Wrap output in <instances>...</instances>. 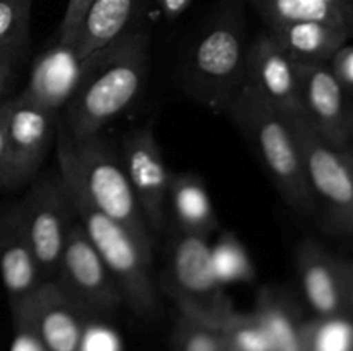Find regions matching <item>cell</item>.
Segmentation results:
<instances>
[{"label": "cell", "mask_w": 353, "mask_h": 351, "mask_svg": "<svg viewBox=\"0 0 353 351\" xmlns=\"http://www.w3.org/2000/svg\"><path fill=\"white\" fill-rule=\"evenodd\" d=\"M352 167H353V165H352Z\"/></svg>", "instance_id": "obj_39"}, {"label": "cell", "mask_w": 353, "mask_h": 351, "mask_svg": "<svg viewBox=\"0 0 353 351\" xmlns=\"http://www.w3.org/2000/svg\"><path fill=\"white\" fill-rule=\"evenodd\" d=\"M150 69V36L128 30L86 57V67L61 110L59 123L71 140L102 134L140 96Z\"/></svg>", "instance_id": "obj_1"}, {"label": "cell", "mask_w": 353, "mask_h": 351, "mask_svg": "<svg viewBox=\"0 0 353 351\" xmlns=\"http://www.w3.org/2000/svg\"><path fill=\"white\" fill-rule=\"evenodd\" d=\"M31 320L47 351H78L88 315L54 281H45L26 301Z\"/></svg>", "instance_id": "obj_17"}, {"label": "cell", "mask_w": 353, "mask_h": 351, "mask_svg": "<svg viewBox=\"0 0 353 351\" xmlns=\"http://www.w3.org/2000/svg\"><path fill=\"white\" fill-rule=\"evenodd\" d=\"M302 117L338 150L343 143L353 103L330 64H296Z\"/></svg>", "instance_id": "obj_13"}, {"label": "cell", "mask_w": 353, "mask_h": 351, "mask_svg": "<svg viewBox=\"0 0 353 351\" xmlns=\"http://www.w3.org/2000/svg\"><path fill=\"white\" fill-rule=\"evenodd\" d=\"M331 71L348 95H353V41H347L330 61Z\"/></svg>", "instance_id": "obj_31"}, {"label": "cell", "mask_w": 353, "mask_h": 351, "mask_svg": "<svg viewBox=\"0 0 353 351\" xmlns=\"http://www.w3.org/2000/svg\"><path fill=\"white\" fill-rule=\"evenodd\" d=\"M307 351H353V317H312L305 326Z\"/></svg>", "instance_id": "obj_25"}, {"label": "cell", "mask_w": 353, "mask_h": 351, "mask_svg": "<svg viewBox=\"0 0 353 351\" xmlns=\"http://www.w3.org/2000/svg\"><path fill=\"white\" fill-rule=\"evenodd\" d=\"M78 351H123V343L112 327L103 323L100 319L88 317Z\"/></svg>", "instance_id": "obj_28"}, {"label": "cell", "mask_w": 353, "mask_h": 351, "mask_svg": "<svg viewBox=\"0 0 353 351\" xmlns=\"http://www.w3.org/2000/svg\"><path fill=\"white\" fill-rule=\"evenodd\" d=\"M223 351H230V350H228V348L226 346H224V350Z\"/></svg>", "instance_id": "obj_38"}, {"label": "cell", "mask_w": 353, "mask_h": 351, "mask_svg": "<svg viewBox=\"0 0 353 351\" xmlns=\"http://www.w3.org/2000/svg\"><path fill=\"white\" fill-rule=\"evenodd\" d=\"M224 346L217 327L181 315L174 330V351H223Z\"/></svg>", "instance_id": "obj_27"}, {"label": "cell", "mask_w": 353, "mask_h": 351, "mask_svg": "<svg viewBox=\"0 0 353 351\" xmlns=\"http://www.w3.org/2000/svg\"><path fill=\"white\" fill-rule=\"evenodd\" d=\"M17 205L41 275L52 281L76 217L61 174L33 179Z\"/></svg>", "instance_id": "obj_9"}, {"label": "cell", "mask_w": 353, "mask_h": 351, "mask_svg": "<svg viewBox=\"0 0 353 351\" xmlns=\"http://www.w3.org/2000/svg\"><path fill=\"white\" fill-rule=\"evenodd\" d=\"M0 277L10 310L26 303L45 282L17 202L0 209Z\"/></svg>", "instance_id": "obj_14"}, {"label": "cell", "mask_w": 353, "mask_h": 351, "mask_svg": "<svg viewBox=\"0 0 353 351\" xmlns=\"http://www.w3.org/2000/svg\"><path fill=\"white\" fill-rule=\"evenodd\" d=\"M162 289L181 315L219 329L233 312V303L217 281L207 236L174 226L168 234Z\"/></svg>", "instance_id": "obj_6"}, {"label": "cell", "mask_w": 353, "mask_h": 351, "mask_svg": "<svg viewBox=\"0 0 353 351\" xmlns=\"http://www.w3.org/2000/svg\"><path fill=\"white\" fill-rule=\"evenodd\" d=\"M10 103H12V98L0 102V176H2L3 169V157H6V129L10 112Z\"/></svg>", "instance_id": "obj_32"}, {"label": "cell", "mask_w": 353, "mask_h": 351, "mask_svg": "<svg viewBox=\"0 0 353 351\" xmlns=\"http://www.w3.org/2000/svg\"><path fill=\"white\" fill-rule=\"evenodd\" d=\"M52 281L93 319L110 317L124 305L123 292L90 243L81 224H72Z\"/></svg>", "instance_id": "obj_8"}, {"label": "cell", "mask_w": 353, "mask_h": 351, "mask_svg": "<svg viewBox=\"0 0 353 351\" xmlns=\"http://www.w3.org/2000/svg\"><path fill=\"white\" fill-rule=\"evenodd\" d=\"M14 64L16 62L9 61V58H0V98H2L3 93L9 88L10 81H12Z\"/></svg>", "instance_id": "obj_34"}, {"label": "cell", "mask_w": 353, "mask_h": 351, "mask_svg": "<svg viewBox=\"0 0 353 351\" xmlns=\"http://www.w3.org/2000/svg\"><path fill=\"white\" fill-rule=\"evenodd\" d=\"M262 16L265 26L299 21H317L343 28L353 34L352 21L326 0H248Z\"/></svg>", "instance_id": "obj_22"}, {"label": "cell", "mask_w": 353, "mask_h": 351, "mask_svg": "<svg viewBox=\"0 0 353 351\" xmlns=\"http://www.w3.org/2000/svg\"><path fill=\"white\" fill-rule=\"evenodd\" d=\"M226 116L252 145L281 198L296 212H316V200L288 117L245 83L228 107Z\"/></svg>", "instance_id": "obj_4"}, {"label": "cell", "mask_w": 353, "mask_h": 351, "mask_svg": "<svg viewBox=\"0 0 353 351\" xmlns=\"http://www.w3.org/2000/svg\"><path fill=\"white\" fill-rule=\"evenodd\" d=\"M295 262L303 298L314 317L348 315L345 303L347 262L312 240L299 244Z\"/></svg>", "instance_id": "obj_15"}, {"label": "cell", "mask_w": 353, "mask_h": 351, "mask_svg": "<svg viewBox=\"0 0 353 351\" xmlns=\"http://www.w3.org/2000/svg\"><path fill=\"white\" fill-rule=\"evenodd\" d=\"M92 3L93 0H68L61 26H59V41H62V43H72L74 41L76 31H78L79 24H81L83 17L88 12Z\"/></svg>", "instance_id": "obj_30"}, {"label": "cell", "mask_w": 353, "mask_h": 351, "mask_svg": "<svg viewBox=\"0 0 353 351\" xmlns=\"http://www.w3.org/2000/svg\"><path fill=\"white\" fill-rule=\"evenodd\" d=\"M10 313H12L14 326L10 351H47L40 336H38L37 329H34L26 303L12 308Z\"/></svg>", "instance_id": "obj_29"}, {"label": "cell", "mask_w": 353, "mask_h": 351, "mask_svg": "<svg viewBox=\"0 0 353 351\" xmlns=\"http://www.w3.org/2000/svg\"><path fill=\"white\" fill-rule=\"evenodd\" d=\"M219 330L230 351H272L264 327L252 312L241 313L233 310Z\"/></svg>", "instance_id": "obj_26"}, {"label": "cell", "mask_w": 353, "mask_h": 351, "mask_svg": "<svg viewBox=\"0 0 353 351\" xmlns=\"http://www.w3.org/2000/svg\"><path fill=\"white\" fill-rule=\"evenodd\" d=\"M31 0H0V58L16 62L30 43Z\"/></svg>", "instance_id": "obj_24"}, {"label": "cell", "mask_w": 353, "mask_h": 351, "mask_svg": "<svg viewBox=\"0 0 353 351\" xmlns=\"http://www.w3.org/2000/svg\"><path fill=\"white\" fill-rule=\"evenodd\" d=\"M326 2L331 3L333 7H336L338 10H341L353 24V0H326Z\"/></svg>", "instance_id": "obj_37"}, {"label": "cell", "mask_w": 353, "mask_h": 351, "mask_svg": "<svg viewBox=\"0 0 353 351\" xmlns=\"http://www.w3.org/2000/svg\"><path fill=\"white\" fill-rule=\"evenodd\" d=\"M168 205H171L176 226L181 229L207 237L216 231L217 217L212 200L200 176L192 172L172 174L169 182Z\"/></svg>", "instance_id": "obj_21"}, {"label": "cell", "mask_w": 353, "mask_h": 351, "mask_svg": "<svg viewBox=\"0 0 353 351\" xmlns=\"http://www.w3.org/2000/svg\"><path fill=\"white\" fill-rule=\"evenodd\" d=\"M55 138L68 150L79 181L93 205L123 226L140 244L143 253L154 260L152 231L138 205L123 160L117 157L112 145L102 134L78 141L71 140L61 123H57Z\"/></svg>", "instance_id": "obj_5"}, {"label": "cell", "mask_w": 353, "mask_h": 351, "mask_svg": "<svg viewBox=\"0 0 353 351\" xmlns=\"http://www.w3.org/2000/svg\"><path fill=\"white\" fill-rule=\"evenodd\" d=\"M123 165L152 233L165 226L169 182L164 155L155 140L152 123L131 129L123 140Z\"/></svg>", "instance_id": "obj_11"}, {"label": "cell", "mask_w": 353, "mask_h": 351, "mask_svg": "<svg viewBox=\"0 0 353 351\" xmlns=\"http://www.w3.org/2000/svg\"><path fill=\"white\" fill-rule=\"evenodd\" d=\"M341 151H343L345 157L348 158V162L353 165V107L350 117H348V124H347V131H345V138L343 143H341Z\"/></svg>", "instance_id": "obj_35"}, {"label": "cell", "mask_w": 353, "mask_h": 351, "mask_svg": "<svg viewBox=\"0 0 353 351\" xmlns=\"http://www.w3.org/2000/svg\"><path fill=\"white\" fill-rule=\"evenodd\" d=\"M157 2L162 14H164L168 19H176V17H179L185 12V9L188 7V3L192 2V0H157Z\"/></svg>", "instance_id": "obj_33"}, {"label": "cell", "mask_w": 353, "mask_h": 351, "mask_svg": "<svg viewBox=\"0 0 353 351\" xmlns=\"http://www.w3.org/2000/svg\"><path fill=\"white\" fill-rule=\"evenodd\" d=\"M59 117L45 110L26 95H17L10 103L6 129V157L0 188L16 189L37 178L52 140Z\"/></svg>", "instance_id": "obj_10"}, {"label": "cell", "mask_w": 353, "mask_h": 351, "mask_svg": "<svg viewBox=\"0 0 353 351\" xmlns=\"http://www.w3.org/2000/svg\"><path fill=\"white\" fill-rule=\"evenodd\" d=\"M55 155H57L59 174L71 195L76 217L79 219L90 243L116 279L123 292L124 303L133 313L150 319L159 308L157 289L152 279L154 260L143 253L140 244L123 226L93 205L79 181L68 150L57 138H55Z\"/></svg>", "instance_id": "obj_2"}, {"label": "cell", "mask_w": 353, "mask_h": 351, "mask_svg": "<svg viewBox=\"0 0 353 351\" xmlns=\"http://www.w3.org/2000/svg\"><path fill=\"white\" fill-rule=\"evenodd\" d=\"M140 0H93L74 36L79 57H88L126 33Z\"/></svg>", "instance_id": "obj_20"}, {"label": "cell", "mask_w": 353, "mask_h": 351, "mask_svg": "<svg viewBox=\"0 0 353 351\" xmlns=\"http://www.w3.org/2000/svg\"><path fill=\"white\" fill-rule=\"evenodd\" d=\"M210 260L221 284L226 288L236 282H250L255 277V265L240 237L231 231H224L214 244H210Z\"/></svg>", "instance_id": "obj_23"}, {"label": "cell", "mask_w": 353, "mask_h": 351, "mask_svg": "<svg viewBox=\"0 0 353 351\" xmlns=\"http://www.w3.org/2000/svg\"><path fill=\"white\" fill-rule=\"evenodd\" d=\"M302 153L317 209L331 233L353 236V167L343 151L327 143L303 117H288Z\"/></svg>", "instance_id": "obj_7"}, {"label": "cell", "mask_w": 353, "mask_h": 351, "mask_svg": "<svg viewBox=\"0 0 353 351\" xmlns=\"http://www.w3.org/2000/svg\"><path fill=\"white\" fill-rule=\"evenodd\" d=\"M248 45L238 7H226L200 30L181 62L179 81L186 95L214 114L228 107L245 83Z\"/></svg>", "instance_id": "obj_3"}, {"label": "cell", "mask_w": 353, "mask_h": 351, "mask_svg": "<svg viewBox=\"0 0 353 351\" xmlns=\"http://www.w3.org/2000/svg\"><path fill=\"white\" fill-rule=\"evenodd\" d=\"M345 303L347 313L353 317V264L347 262V279H345Z\"/></svg>", "instance_id": "obj_36"}, {"label": "cell", "mask_w": 353, "mask_h": 351, "mask_svg": "<svg viewBox=\"0 0 353 351\" xmlns=\"http://www.w3.org/2000/svg\"><path fill=\"white\" fill-rule=\"evenodd\" d=\"M85 67L86 57H79L74 43L57 40L38 55L23 95L59 117Z\"/></svg>", "instance_id": "obj_16"}, {"label": "cell", "mask_w": 353, "mask_h": 351, "mask_svg": "<svg viewBox=\"0 0 353 351\" xmlns=\"http://www.w3.org/2000/svg\"><path fill=\"white\" fill-rule=\"evenodd\" d=\"M255 317L264 327L272 351H307L305 326L296 296L281 286H264L257 295Z\"/></svg>", "instance_id": "obj_18"}, {"label": "cell", "mask_w": 353, "mask_h": 351, "mask_svg": "<svg viewBox=\"0 0 353 351\" xmlns=\"http://www.w3.org/2000/svg\"><path fill=\"white\" fill-rule=\"evenodd\" d=\"M245 85L257 92L283 116L302 117L296 62L268 31H262L248 45Z\"/></svg>", "instance_id": "obj_12"}, {"label": "cell", "mask_w": 353, "mask_h": 351, "mask_svg": "<svg viewBox=\"0 0 353 351\" xmlns=\"http://www.w3.org/2000/svg\"><path fill=\"white\" fill-rule=\"evenodd\" d=\"M265 31L296 64H330L333 55L353 34L343 28L317 21L265 26Z\"/></svg>", "instance_id": "obj_19"}]
</instances>
